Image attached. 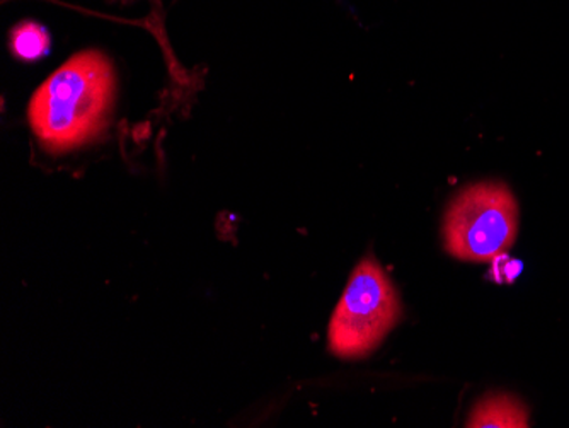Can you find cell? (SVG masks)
<instances>
[{
  "label": "cell",
  "instance_id": "5",
  "mask_svg": "<svg viewBox=\"0 0 569 428\" xmlns=\"http://www.w3.org/2000/svg\"><path fill=\"white\" fill-rule=\"evenodd\" d=\"M11 50L26 62L41 59L50 50V34L37 22H21L11 33Z\"/></svg>",
  "mask_w": 569,
  "mask_h": 428
},
{
  "label": "cell",
  "instance_id": "2",
  "mask_svg": "<svg viewBox=\"0 0 569 428\" xmlns=\"http://www.w3.org/2000/svg\"><path fill=\"white\" fill-rule=\"evenodd\" d=\"M519 206L500 181L472 185L450 203L443 223L446 248L463 261L488 263L503 257L517 239Z\"/></svg>",
  "mask_w": 569,
  "mask_h": 428
},
{
  "label": "cell",
  "instance_id": "4",
  "mask_svg": "<svg viewBox=\"0 0 569 428\" xmlns=\"http://www.w3.org/2000/svg\"><path fill=\"white\" fill-rule=\"evenodd\" d=\"M527 411L517 399L497 396L476 408L468 427H527Z\"/></svg>",
  "mask_w": 569,
  "mask_h": 428
},
{
  "label": "cell",
  "instance_id": "3",
  "mask_svg": "<svg viewBox=\"0 0 569 428\" xmlns=\"http://www.w3.org/2000/svg\"><path fill=\"white\" fill-rule=\"evenodd\" d=\"M399 299L386 271L372 258L355 268L329 325V348L343 359L373 350L398 321Z\"/></svg>",
  "mask_w": 569,
  "mask_h": 428
},
{
  "label": "cell",
  "instance_id": "1",
  "mask_svg": "<svg viewBox=\"0 0 569 428\" xmlns=\"http://www.w3.org/2000/svg\"><path fill=\"white\" fill-rule=\"evenodd\" d=\"M113 92L114 73L108 59L98 52L79 53L34 92L33 132L53 152L82 146L104 127Z\"/></svg>",
  "mask_w": 569,
  "mask_h": 428
}]
</instances>
